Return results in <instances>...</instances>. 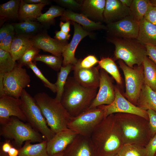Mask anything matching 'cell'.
<instances>
[{
	"label": "cell",
	"mask_w": 156,
	"mask_h": 156,
	"mask_svg": "<svg viewBox=\"0 0 156 156\" xmlns=\"http://www.w3.org/2000/svg\"><path fill=\"white\" fill-rule=\"evenodd\" d=\"M149 118V125L152 137L156 134V112L151 109L147 111Z\"/></svg>",
	"instance_id": "7bdbcfd3"
},
{
	"label": "cell",
	"mask_w": 156,
	"mask_h": 156,
	"mask_svg": "<svg viewBox=\"0 0 156 156\" xmlns=\"http://www.w3.org/2000/svg\"><path fill=\"white\" fill-rule=\"evenodd\" d=\"M118 62L125 77V92L123 95L129 101L136 106L144 84L143 66L135 65L131 68L122 60H118Z\"/></svg>",
	"instance_id": "9c48e42d"
},
{
	"label": "cell",
	"mask_w": 156,
	"mask_h": 156,
	"mask_svg": "<svg viewBox=\"0 0 156 156\" xmlns=\"http://www.w3.org/2000/svg\"><path fill=\"white\" fill-rule=\"evenodd\" d=\"M107 40L115 46L113 60H121L128 66L142 64L147 56L146 46L137 39L125 38L108 36Z\"/></svg>",
	"instance_id": "5b68a950"
},
{
	"label": "cell",
	"mask_w": 156,
	"mask_h": 156,
	"mask_svg": "<svg viewBox=\"0 0 156 156\" xmlns=\"http://www.w3.org/2000/svg\"><path fill=\"white\" fill-rule=\"evenodd\" d=\"M90 138L98 156L118 154L124 144L114 114L104 118L96 127Z\"/></svg>",
	"instance_id": "6da1fadb"
},
{
	"label": "cell",
	"mask_w": 156,
	"mask_h": 156,
	"mask_svg": "<svg viewBox=\"0 0 156 156\" xmlns=\"http://www.w3.org/2000/svg\"><path fill=\"white\" fill-rule=\"evenodd\" d=\"M70 36L69 34H66L61 30L55 32V38L63 42H67Z\"/></svg>",
	"instance_id": "c3c4849f"
},
{
	"label": "cell",
	"mask_w": 156,
	"mask_h": 156,
	"mask_svg": "<svg viewBox=\"0 0 156 156\" xmlns=\"http://www.w3.org/2000/svg\"><path fill=\"white\" fill-rule=\"evenodd\" d=\"M77 135L68 128L55 133L51 139L47 141V149L49 156L63 152Z\"/></svg>",
	"instance_id": "d6986e66"
},
{
	"label": "cell",
	"mask_w": 156,
	"mask_h": 156,
	"mask_svg": "<svg viewBox=\"0 0 156 156\" xmlns=\"http://www.w3.org/2000/svg\"><path fill=\"white\" fill-rule=\"evenodd\" d=\"M63 156H98L90 137L77 134Z\"/></svg>",
	"instance_id": "9a60e30c"
},
{
	"label": "cell",
	"mask_w": 156,
	"mask_h": 156,
	"mask_svg": "<svg viewBox=\"0 0 156 156\" xmlns=\"http://www.w3.org/2000/svg\"><path fill=\"white\" fill-rule=\"evenodd\" d=\"M1 125L0 135L6 140H13V146L19 149L27 141L39 143L46 140L29 124L24 123L15 117H10L5 123Z\"/></svg>",
	"instance_id": "8992f818"
},
{
	"label": "cell",
	"mask_w": 156,
	"mask_h": 156,
	"mask_svg": "<svg viewBox=\"0 0 156 156\" xmlns=\"http://www.w3.org/2000/svg\"><path fill=\"white\" fill-rule=\"evenodd\" d=\"M30 39L33 46L59 57H62V53L68 43L52 38L47 32L39 34Z\"/></svg>",
	"instance_id": "e0dca14e"
},
{
	"label": "cell",
	"mask_w": 156,
	"mask_h": 156,
	"mask_svg": "<svg viewBox=\"0 0 156 156\" xmlns=\"http://www.w3.org/2000/svg\"><path fill=\"white\" fill-rule=\"evenodd\" d=\"M14 31V28L12 24H8L3 25L0 29V42Z\"/></svg>",
	"instance_id": "bcb514c9"
},
{
	"label": "cell",
	"mask_w": 156,
	"mask_h": 156,
	"mask_svg": "<svg viewBox=\"0 0 156 156\" xmlns=\"http://www.w3.org/2000/svg\"><path fill=\"white\" fill-rule=\"evenodd\" d=\"M150 1L151 5L156 7V0H150Z\"/></svg>",
	"instance_id": "9f6ffc18"
},
{
	"label": "cell",
	"mask_w": 156,
	"mask_h": 156,
	"mask_svg": "<svg viewBox=\"0 0 156 156\" xmlns=\"http://www.w3.org/2000/svg\"><path fill=\"white\" fill-rule=\"evenodd\" d=\"M118 154L119 156H146L145 147L135 144H124Z\"/></svg>",
	"instance_id": "8d00e7d4"
},
{
	"label": "cell",
	"mask_w": 156,
	"mask_h": 156,
	"mask_svg": "<svg viewBox=\"0 0 156 156\" xmlns=\"http://www.w3.org/2000/svg\"><path fill=\"white\" fill-rule=\"evenodd\" d=\"M106 0H84L80 3L81 13L96 22L103 21Z\"/></svg>",
	"instance_id": "603a6c76"
},
{
	"label": "cell",
	"mask_w": 156,
	"mask_h": 156,
	"mask_svg": "<svg viewBox=\"0 0 156 156\" xmlns=\"http://www.w3.org/2000/svg\"><path fill=\"white\" fill-rule=\"evenodd\" d=\"M30 81V77L26 69L17 63L12 70L4 75L5 94L20 98L23 90L29 86Z\"/></svg>",
	"instance_id": "30bf717a"
},
{
	"label": "cell",
	"mask_w": 156,
	"mask_h": 156,
	"mask_svg": "<svg viewBox=\"0 0 156 156\" xmlns=\"http://www.w3.org/2000/svg\"><path fill=\"white\" fill-rule=\"evenodd\" d=\"M119 156L118 154H115V155H111V156Z\"/></svg>",
	"instance_id": "91938a15"
},
{
	"label": "cell",
	"mask_w": 156,
	"mask_h": 156,
	"mask_svg": "<svg viewBox=\"0 0 156 156\" xmlns=\"http://www.w3.org/2000/svg\"><path fill=\"white\" fill-rule=\"evenodd\" d=\"M99 89L89 109L93 108L102 105L112 104L115 98V86L112 78L104 70L100 68Z\"/></svg>",
	"instance_id": "4fadbf2b"
},
{
	"label": "cell",
	"mask_w": 156,
	"mask_h": 156,
	"mask_svg": "<svg viewBox=\"0 0 156 156\" xmlns=\"http://www.w3.org/2000/svg\"><path fill=\"white\" fill-rule=\"evenodd\" d=\"M60 19L63 21L69 20L75 22L82 26L84 29L90 32L101 29L106 30L107 29L106 26L101 22L94 21L81 13H77L68 9L65 10Z\"/></svg>",
	"instance_id": "44dd1931"
},
{
	"label": "cell",
	"mask_w": 156,
	"mask_h": 156,
	"mask_svg": "<svg viewBox=\"0 0 156 156\" xmlns=\"http://www.w3.org/2000/svg\"><path fill=\"white\" fill-rule=\"evenodd\" d=\"M65 10L64 8L61 6L52 5L46 12L42 13L36 21L48 28L51 25L55 24V18L61 16Z\"/></svg>",
	"instance_id": "f546056e"
},
{
	"label": "cell",
	"mask_w": 156,
	"mask_h": 156,
	"mask_svg": "<svg viewBox=\"0 0 156 156\" xmlns=\"http://www.w3.org/2000/svg\"><path fill=\"white\" fill-rule=\"evenodd\" d=\"M139 22L129 15L122 19L107 24L106 31L108 36L125 38L137 39Z\"/></svg>",
	"instance_id": "7c38bea8"
},
{
	"label": "cell",
	"mask_w": 156,
	"mask_h": 156,
	"mask_svg": "<svg viewBox=\"0 0 156 156\" xmlns=\"http://www.w3.org/2000/svg\"><path fill=\"white\" fill-rule=\"evenodd\" d=\"M46 5L45 4L27 3L21 0L18 18L22 21L26 19L34 21L37 20L42 14V11Z\"/></svg>",
	"instance_id": "484cf974"
},
{
	"label": "cell",
	"mask_w": 156,
	"mask_h": 156,
	"mask_svg": "<svg viewBox=\"0 0 156 156\" xmlns=\"http://www.w3.org/2000/svg\"><path fill=\"white\" fill-rule=\"evenodd\" d=\"M63 57H59L53 55L38 54L34 58V61H40L53 70L60 71L63 63Z\"/></svg>",
	"instance_id": "e575fe53"
},
{
	"label": "cell",
	"mask_w": 156,
	"mask_h": 156,
	"mask_svg": "<svg viewBox=\"0 0 156 156\" xmlns=\"http://www.w3.org/2000/svg\"><path fill=\"white\" fill-rule=\"evenodd\" d=\"M34 98L48 126L55 134L68 128L71 117L60 101L44 92L36 94Z\"/></svg>",
	"instance_id": "277c9868"
},
{
	"label": "cell",
	"mask_w": 156,
	"mask_h": 156,
	"mask_svg": "<svg viewBox=\"0 0 156 156\" xmlns=\"http://www.w3.org/2000/svg\"><path fill=\"white\" fill-rule=\"evenodd\" d=\"M145 46L147 56L156 64V45L147 44Z\"/></svg>",
	"instance_id": "7dc6e473"
},
{
	"label": "cell",
	"mask_w": 156,
	"mask_h": 156,
	"mask_svg": "<svg viewBox=\"0 0 156 156\" xmlns=\"http://www.w3.org/2000/svg\"><path fill=\"white\" fill-rule=\"evenodd\" d=\"M71 22L74 27V32L71 40L68 43L62 53V66L70 64L73 65L76 64L78 60L75 56V53L79 44L86 37L93 36L91 32L85 30L77 23Z\"/></svg>",
	"instance_id": "2e32d148"
},
{
	"label": "cell",
	"mask_w": 156,
	"mask_h": 156,
	"mask_svg": "<svg viewBox=\"0 0 156 156\" xmlns=\"http://www.w3.org/2000/svg\"><path fill=\"white\" fill-rule=\"evenodd\" d=\"M0 156H9L8 154L3 153L0 151Z\"/></svg>",
	"instance_id": "6f0895ef"
},
{
	"label": "cell",
	"mask_w": 156,
	"mask_h": 156,
	"mask_svg": "<svg viewBox=\"0 0 156 156\" xmlns=\"http://www.w3.org/2000/svg\"><path fill=\"white\" fill-rule=\"evenodd\" d=\"M98 66L110 75L119 85H121L122 78L118 67L113 59L109 57H102L98 62Z\"/></svg>",
	"instance_id": "4dcf8cb0"
},
{
	"label": "cell",
	"mask_w": 156,
	"mask_h": 156,
	"mask_svg": "<svg viewBox=\"0 0 156 156\" xmlns=\"http://www.w3.org/2000/svg\"><path fill=\"white\" fill-rule=\"evenodd\" d=\"M21 0H11L0 5V16L9 19L18 18Z\"/></svg>",
	"instance_id": "d6a6232c"
},
{
	"label": "cell",
	"mask_w": 156,
	"mask_h": 156,
	"mask_svg": "<svg viewBox=\"0 0 156 156\" xmlns=\"http://www.w3.org/2000/svg\"><path fill=\"white\" fill-rule=\"evenodd\" d=\"M137 39L145 45H156V25L144 18L139 22Z\"/></svg>",
	"instance_id": "cb8c5ba5"
},
{
	"label": "cell",
	"mask_w": 156,
	"mask_h": 156,
	"mask_svg": "<svg viewBox=\"0 0 156 156\" xmlns=\"http://www.w3.org/2000/svg\"><path fill=\"white\" fill-rule=\"evenodd\" d=\"M70 23L71 21L69 20L66 21L65 23L61 21L60 23V30L66 34H69Z\"/></svg>",
	"instance_id": "f907efd6"
},
{
	"label": "cell",
	"mask_w": 156,
	"mask_h": 156,
	"mask_svg": "<svg viewBox=\"0 0 156 156\" xmlns=\"http://www.w3.org/2000/svg\"><path fill=\"white\" fill-rule=\"evenodd\" d=\"M146 156H154L156 152V134L151 138L145 147Z\"/></svg>",
	"instance_id": "ee69618b"
},
{
	"label": "cell",
	"mask_w": 156,
	"mask_h": 156,
	"mask_svg": "<svg viewBox=\"0 0 156 156\" xmlns=\"http://www.w3.org/2000/svg\"><path fill=\"white\" fill-rule=\"evenodd\" d=\"M16 36L31 39L37 35L47 32L48 28L38 21L28 19L12 24Z\"/></svg>",
	"instance_id": "7402d4cb"
},
{
	"label": "cell",
	"mask_w": 156,
	"mask_h": 156,
	"mask_svg": "<svg viewBox=\"0 0 156 156\" xmlns=\"http://www.w3.org/2000/svg\"><path fill=\"white\" fill-rule=\"evenodd\" d=\"M106 117L99 106L89 109L78 116L71 117L68 128L77 134L90 137L97 126Z\"/></svg>",
	"instance_id": "ba28073f"
},
{
	"label": "cell",
	"mask_w": 156,
	"mask_h": 156,
	"mask_svg": "<svg viewBox=\"0 0 156 156\" xmlns=\"http://www.w3.org/2000/svg\"><path fill=\"white\" fill-rule=\"evenodd\" d=\"M142 64L144 84L148 86L156 92V64L148 56L145 58Z\"/></svg>",
	"instance_id": "f1b7e54d"
},
{
	"label": "cell",
	"mask_w": 156,
	"mask_h": 156,
	"mask_svg": "<svg viewBox=\"0 0 156 156\" xmlns=\"http://www.w3.org/2000/svg\"><path fill=\"white\" fill-rule=\"evenodd\" d=\"M24 1L27 3L34 4H45L49 5L51 1L49 0H23Z\"/></svg>",
	"instance_id": "816d5d0a"
},
{
	"label": "cell",
	"mask_w": 156,
	"mask_h": 156,
	"mask_svg": "<svg viewBox=\"0 0 156 156\" xmlns=\"http://www.w3.org/2000/svg\"><path fill=\"white\" fill-rule=\"evenodd\" d=\"M4 75L0 74V97L5 95L3 84V76Z\"/></svg>",
	"instance_id": "f5cc1de1"
},
{
	"label": "cell",
	"mask_w": 156,
	"mask_h": 156,
	"mask_svg": "<svg viewBox=\"0 0 156 156\" xmlns=\"http://www.w3.org/2000/svg\"><path fill=\"white\" fill-rule=\"evenodd\" d=\"M99 60L93 55H89L83 59L78 60L74 66L82 68H89L92 67L98 63Z\"/></svg>",
	"instance_id": "ab89813d"
},
{
	"label": "cell",
	"mask_w": 156,
	"mask_h": 156,
	"mask_svg": "<svg viewBox=\"0 0 156 156\" xmlns=\"http://www.w3.org/2000/svg\"><path fill=\"white\" fill-rule=\"evenodd\" d=\"M73 65L70 64L65 66H62L58 73L57 79L55 83L56 87V96L55 98L57 100L60 101L64 87L68 75L73 70Z\"/></svg>",
	"instance_id": "836d02e7"
},
{
	"label": "cell",
	"mask_w": 156,
	"mask_h": 156,
	"mask_svg": "<svg viewBox=\"0 0 156 156\" xmlns=\"http://www.w3.org/2000/svg\"><path fill=\"white\" fill-rule=\"evenodd\" d=\"M21 108L28 124L35 130L40 133L48 141L55 133L49 127L46 120L34 98L24 89L20 98Z\"/></svg>",
	"instance_id": "52a82bcc"
},
{
	"label": "cell",
	"mask_w": 156,
	"mask_h": 156,
	"mask_svg": "<svg viewBox=\"0 0 156 156\" xmlns=\"http://www.w3.org/2000/svg\"><path fill=\"white\" fill-rule=\"evenodd\" d=\"M100 68L98 66L82 68L73 65V77L80 84L87 88L97 89L100 80Z\"/></svg>",
	"instance_id": "ac0fdd59"
},
{
	"label": "cell",
	"mask_w": 156,
	"mask_h": 156,
	"mask_svg": "<svg viewBox=\"0 0 156 156\" xmlns=\"http://www.w3.org/2000/svg\"><path fill=\"white\" fill-rule=\"evenodd\" d=\"M27 66L30 68L35 75L41 80L45 87L49 89L53 92L56 93V87L55 83H51L44 77L36 66L35 62H31Z\"/></svg>",
	"instance_id": "74e56055"
},
{
	"label": "cell",
	"mask_w": 156,
	"mask_h": 156,
	"mask_svg": "<svg viewBox=\"0 0 156 156\" xmlns=\"http://www.w3.org/2000/svg\"><path fill=\"white\" fill-rule=\"evenodd\" d=\"M144 18L156 25V7L151 5L150 6Z\"/></svg>",
	"instance_id": "f6af8a7d"
},
{
	"label": "cell",
	"mask_w": 156,
	"mask_h": 156,
	"mask_svg": "<svg viewBox=\"0 0 156 156\" xmlns=\"http://www.w3.org/2000/svg\"><path fill=\"white\" fill-rule=\"evenodd\" d=\"M154 156H156V152L155 153Z\"/></svg>",
	"instance_id": "94428289"
},
{
	"label": "cell",
	"mask_w": 156,
	"mask_h": 156,
	"mask_svg": "<svg viewBox=\"0 0 156 156\" xmlns=\"http://www.w3.org/2000/svg\"><path fill=\"white\" fill-rule=\"evenodd\" d=\"M19 149L14 147H12L10 150L8 155L9 156H18Z\"/></svg>",
	"instance_id": "db71d44e"
},
{
	"label": "cell",
	"mask_w": 156,
	"mask_h": 156,
	"mask_svg": "<svg viewBox=\"0 0 156 156\" xmlns=\"http://www.w3.org/2000/svg\"><path fill=\"white\" fill-rule=\"evenodd\" d=\"M21 101L17 99L5 95L0 97V123H5L10 117H17L23 122L27 121L26 118L21 108Z\"/></svg>",
	"instance_id": "5bb4252c"
},
{
	"label": "cell",
	"mask_w": 156,
	"mask_h": 156,
	"mask_svg": "<svg viewBox=\"0 0 156 156\" xmlns=\"http://www.w3.org/2000/svg\"><path fill=\"white\" fill-rule=\"evenodd\" d=\"M16 36L15 31L8 35L0 42V49L10 52L13 40Z\"/></svg>",
	"instance_id": "b9f144b4"
},
{
	"label": "cell",
	"mask_w": 156,
	"mask_h": 156,
	"mask_svg": "<svg viewBox=\"0 0 156 156\" xmlns=\"http://www.w3.org/2000/svg\"><path fill=\"white\" fill-rule=\"evenodd\" d=\"M151 5L149 0H133L129 7L130 15L136 21L140 22L144 18Z\"/></svg>",
	"instance_id": "1f68e13d"
},
{
	"label": "cell",
	"mask_w": 156,
	"mask_h": 156,
	"mask_svg": "<svg viewBox=\"0 0 156 156\" xmlns=\"http://www.w3.org/2000/svg\"><path fill=\"white\" fill-rule=\"evenodd\" d=\"M121 130L124 144L145 147L151 138L148 120L135 114H114Z\"/></svg>",
	"instance_id": "3957f363"
},
{
	"label": "cell",
	"mask_w": 156,
	"mask_h": 156,
	"mask_svg": "<svg viewBox=\"0 0 156 156\" xmlns=\"http://www.w3.org/2000/svg\"><path fill=\"white\" fill-rule=\"evenodd\" d=\"M13 146V144L11 142V140H6L4 142L1 143L0 151L8 154L10 150Z\"/></svg>",
	"instance_id": "681fc988"
},
{
	"label": "cell",
	"mask_w": 156,
	"mask_h": 156,
	"mask_svg": "<svg viewBox=\"0 0 156 156\" xmlns=\"http://www.w3.org/2000/svg\"><path fill=\"white\" fill-rule=\"evenodd\" d=\"M136 106L144 110L151 109L156 112V92L148 86L144 84Z\"/></svg>",
	"instance_id": "d4e9b609"
},
{
	"label": "cell",
	"mask_w": 156,
	"mask_h": 156,
	"mask_svg": "<svg viewBox=\"0 0 156 156\" xmlns=\"http://www.w3.org/2000/svg\"><path fill=\"white\" fill-rule=\"evenodd\" d=\"M40 49L33 46L27 50L18 60V64L23 67L33 61L36 56L39 54Z\"/></svg>",
	"instance_id": "f35d334b"
},
{
	"label": "cell",
	"mask_w": 156,
	"mask_h": 156,
	"mask_svg": "<svg viewBox=\"0 0 156 156\" xmlns=\"http://www.w3.org/2000/svg\"><path fill=\"white\" fill-rule=\"evenodd\" d=\"M53 1L61 6L73 11L80 10L81 8V4L74 0H54Z\"/></svg>",
	"instance_id": "60d3db41"
},
{
	"label": "cell",
	"mask_w": 156,
	"mask_h": 156,
	"mask_svg": "<svg viewBox=\"0 0 156 156\" xmlns=\"http://www.w3.org/2000/svg\"><path fill=\"white\" fill-rule=\"evenodd\" d=\"M97 90L86 88L68 77L60 101L70 116L75 117L89 109Z\"/></svg>",
	"instance_id": "7a4b0ae2"
},
{
	"label": "cell",
	"mask_w": 156,
	"mask_h": 156,
	"mask_svg": "<svg viewBox=\"0 0 156 156\" xmlns=\"http://www.w3.org/2000/svg\"><path fill=\"white\" fill-rule=\"evenodd\" d=\"M121 3L125 6L129 8L133 1V0H120Z\"/></svg>",
	"instance_id": "11a10c76"
},
{
	"label": "cell",
	"mask_w": 156,
	"mask_h": 156,
	"mask_svg": "<svg viewBox=\"0 0 156 156\" xmlns=\"http://www.w3.org/2000/svg\"><path fill=\"white\" fill-rule=\"evenodd\" d=\"M33 46L30 39L16 35L10 53L14 61H18L27 50Z\"/></svg>",
	"instance_id": "4316f807"
},
{
	"label": "cell",
	"mask_w": 156,
	"mask_h": 156,
	"mask_svg": "<svg viewBox=\"0 0 156 156\" xmlns=\"http://www.w3.org/2000/svg\"><path fill=\"white\" fill-rule=\"evenodd\" d=\"M115 98L112 104L99 106L104 110L106 117L116 113H128L140 116L149 120L147 111L141 109L127 100L118 86H115Z\"/></svg>",
	"instance_id": "8fae6325"
},
{
	"label": "cell",
	"mask_w": 156,
	"mask_h": 156,
	"mask_svg": "<svg viewBox=\"0 0 156 156\" xmlns=\"http://www.w3.org/2000/svg\"><path fill=\"white\" fill-rule=\"evenodd\" d=\"M52 156H63V152L55 154Z\"/></svg>",
	"instance_id": "680465c9"
},
{
	"label": "cell",
	"mask_w": 156,
	"mask_h": 156,
	"mask_svg": "<svg viewBox=\"0 0 156 156\" xmlns=\"http://www.w3.org/2000/svg\"><path fill=\"white\" fill-rule=\"evenodd\" d=\"M103 21L107 24L119 21L130 15L129 8L120 0H106Z\"/></svg>",
	"instance_id": "ffe728a7"
},
{
	"label": "cell",
	"mask_w": 156,
	"mask_h": 156,
	"mask_svg": "<svg viewBox=\"0 0 156 156\" xmlns=\"http://www.w3.org/2000/svg\"><path fill=\"white\" fill-rule=\"evenodd\" d=\"M31 142L29 140L25 142L19 149L18 156H49L47 149V140L35 144Z\"/></svg>",
	"instance_id": "83f0119b"
},
{
	"label": "cell",
	"mask_w": 156,
	"mask_h": 156,
	"mask_svg": "<svg viewBox=\"0 0 156 156\" xmlns=\"http://www.w3.org/2000/svg\"><path fill=\"white\" fill-rule=\"evenodd\" d=\"M17 64L10 52L0 49V74L4 75L10 72Z\"/></svg>",
	"instance_id": "d590c367"
}]
</instances>
